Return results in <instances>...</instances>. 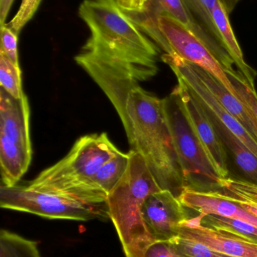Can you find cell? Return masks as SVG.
Here are the masks:
<instances>
[{
    "label": "cell",
    "instance_id": "6da1fadb",
    "mask_svg": "<svg viewBox=\"0 0 257 257\" xmlns=\"http://www.w3.org/2000/svg\"><path fill=\"white\" fill-rule=\"evenodd\" d=\"M77 64L99 86L123 125L131 150L143 157L163 190L177 196L184 179L164 113L163 99L125 74L87 61Z\"/></svg>",
    "mask_w": 257,
    "mask_h": 257
},
{
    "label": "cell",
    "instance_id": "7a4b0ae2",
    "mask_svg": "<svg viewBox=\"0 0 257 257\" xmlns=\"http://www.w3.org/2000/svg\"><path fill=\"white\" fill-rule=\"evenodd\" d=\"M78 15L90 36L75 57L146 81L157 75L160 48L116 0H84Z\"/></svg>",
    "mask_w": 257,
    "mask_h": 257
},
{
    "label": "cell",
    "instance_id": "3957f363",
    "mask_svg": "<svg viewBox=\"0 0 257 257\" xmlns=\"http://www.w3.org/2000/svg\"><path fill=\"white\" fill-rule=\"evenodd\" d=\"M125 175L107 197V208L126 257H143L155 239L148 230L142 208L146 198L162 190L140 154L129 151Z\"/></svg>",
    "mask_w": 257,
    "mask_h": 257
},
{
    "label": "cell",
    "instance_id": "277c9868",
    "mask_svg": "<svg viewBox=\"0 0 257 257\" xmlns=\"http://www.w3.org/2000/svg\"><path fill=\"white\" fill-rule=\"evenodd\" d=\"M119 151L107 133L82 136L62 160L42 171L27 186L40 191L65 195L93 176Z\"/></svg>",
    "mask_w": 257,
    "mask_h": 257
},
{
    "label": "cell",
    "instance_id": "5b68a950",
    "mask_svg": "<svg viewBox=\"0 0 257 257\" xmlns=\"http://www.w3.org/2000/svg\"><path fill=\"white\" fill-rule=\"evenodd\" d=\"M30 110L25 93L19 99L0 87V167L2 184L14 186L32 160Z\"/></svg>",
    "mask_w": 257,
    "mask_h": 257
},
{
    "label": "cell",
    "instance_id": "8992f818",
    "mask_svg": "<svg viewBox=\"0 0 257 257\" xmlns=\"http://www.w3.org/2000/svg\"><path fill=\"white\" fill-rule=\"evenodd\" d=\"M163 99L164 113L184 179V189L218 188L220 181L202 145L190 127L175 90ZM183 189V190H184Z\"/></svg>",
    "mask_w": 257,
    "mask_h": 257
},
{
    "label": "cell",
    "instance_id": "52a82bcc",
    "mask_svg": "<svg viewBox=\"0 0 257 257\" xmlns=\"http://www.w3.org/2000/svg\"><path fill=\"white\" fill-rule=\"evenodd\" d=\"M0 206L48 219L89 221L101 214L100 207L58 193L40 191L28 186L0 187Z\"/></svg>",
    "mask_w": 257,
    "mask_h": 257
},
{
    "label": "cell",
    "instance_id": "ba28073f",
    "mask_svg": "<svg viewBox=\"0 0 257 257\" xmlns=\"http://www.w3.org/2000/svg\"><path fill=\"white\" fill-rule=\"evenodd\" d=\"M157 27L168 45V54H176L209 72L238 99V94L228 78L226 68L203 42L181 23L167 15L157 17Z\"/></svg>",
    "mask_w": 257,
    "mask_h": 257
},
{
    "label": "cell",
    "instance_id": "9c48e42d",
    "mask_svg": "<svg viewBox=\"0 0 257 257\" xmlns=\"http://www.w3.org/2000/svg\"><path fill=\"white\" fill-rule=\"evenodd\" d=\"M177 79L178 85L174 90L178 95L181 108L190 127L202 145L217 175L222 179L229 178L226 147L217 134L203 105L181 78L177 77Z\"/></svg>",
    "mask_w": 257,
    "mask_h": 257
},
{
    "label": "cell",
    "instance_id": "30bf717a",
    "mask_svg": "<svg viewBox=\"0 0 257 257\" xmlns=\"http://www.w3.org/2000/svg\"><path fill=\"white\" fill-rule=\"evenodd\" d=\"M161 60L168 65L175 76L181 78L194 93L204 108L214 114L252 152L257 156V142L232 114H229L202 82L190 62L181 58L176 54H163Z\"/></svg>",
    "mask_w": 257,
    "mask_h": 257
},
{
    "label": "cell",
    "instance_id": "8fae6325",
    "mask_svg": "<svg viewBox=\"0 0 257 257\" xmlns=\"http://www.w3.org/2000/svg\"><path fill=\"white\" fill-rule=\"evenodd\" d=\"M142 214L155 241H169L177 236L181 223L189 219L178 196L170 190L163 189L146 198Z\"/></svg>",
    "mask_w": 257,
    "mask_h": 257
},
{
    "label": "cell",
    "instance_id": "7c38bea8",
    "mask_svg": "<svg viewBox=\"0 0 257 257\" xmlns=\"http://www.w3.org/2000/svg\"><path fill=\"white\" fill-rule=\"evenodd\" d=\"M205 214L184 220L178 235L193 240L210 248L232 257H257V242L248 238L223 231L216 230L202 225Z\"/></svg>",
    "mask_w": 257,
    "mask_h": 257
},
{
    "label": "cell",
    "instance_id": "4fadbf2b",
    "mask_svg": "<svg viewBox=\"0 0 257 257\" xmlns=\"http://www.w3.org/2000/svg\"><path fill=\"white\" fill-rule=\"evenodd\" d=\"M129 160V153L125 154L119 151L106 162L93 176L69 190L64 196L89 205H107L109 194L125 175Z\"/></svg>",
    "mask_w": 257,
    "mask_h": 257
},
{
    "label": "cell",
    "instance_id": "5bb4252c",
    "mask_svg": "<svg viewBox=\"0 0 257 257\" xmlns=\"http://www.w3.org/2000/svg\"><path fill=\"white\" fill-rule=\"evenodd\" d=\"M178 198L186 208L197 211L199 214L240 220L257 228V217L232 200L226 193L216 190L202 191L184 188Z\"/></svg>",
    "mask_w": 257,
    "mask_h": 257
},
{
    "label": "cell",
    "instance_id": "9a60e30c",
    "mask_svg": "<svg viewBox=\"0 0 257 257\" xmlns=\"http://www.w3.org/2000/svg\"><path fill=\"white\" fill-rule=\"evenodd\" d=\"M149 2L158 15H167L181 23L209 48L226 69H233L234 62L227 51L220 42L201 27L183 0H149Z\"/></svg>",
    "mask_w": 257,
    "mask_h": 257
},
{
    "label": "cell",
    "instance_id": "2e32d148",
    "mask_svg": "<svg viewBox=\"0 0 257 257\" xmlns=\"http://www.w3.org/2000/svg\"><path fill=\"white\" fill-rule=\"evenodd\" d=\"M192 64L202 82L209 89L222 106L232 114L257 142V124L250 109L231 93L215 77L199 66L193 63Z\"/></svg>",
    "mask_w": 257,
    "mask_h": 257
},
{
    "label": "cell",
    "instance_id": "e0dca14e",
    "mask_svg": "<svg viewBox=\"0 0 257 257\" xmlns=\"http://www.w3.org/2000/svg\"><path fill=\"white\" fill-rule=\"evenodd\" d=\"M229 14L218 0L215 7L213 9L212 17L216 27L220 33L222 42L225 49L233 60L234 64L236 66L238 72L243 75L246 81L253 88H255V78L257 75L256 71L249 66L245 60L241 47L235 37L232 30L229 18Z\"/></svg>",
    "mask_w": 257,
    "mask_h": 257
},
{
    "label": "cell",
    "instance_id": "ac0fdd59",
    "mask_svg": "<svg viewBox=\"0 0 257 257\" xmlns=\"http://www.w3.org/2000/svg\"><path fill=\"white\" fill-rule=\"evenodd\" d=\"M206 110V109H205ZM217 134L228 151L231 153L235 164L248 181L257 185V156L241 142L230 130L225 126L214 114L206 110Z\"/></svg>",
    "mask_w": 257,
    "mask_h": 257
},
{
    "label": "cell",
    "instance_id": "d6986e66",
    "mask_svg": "<svg viewBox=\"0 0 257 257\" xmlns=\"http://www.w3.org/2000/svg\"><path fill=\"white\" fill-rule=\"evenodd\" d=\"M219 188L257 217V185L248 181L229 178L221 179Z\"/></svg>",
    "mask_w": 257,
    "mask_h": 257
},
{
    "label": "cell",
    "instance_id": "ffe728a7",
    "mask_svg": "<svg viewBox=\"0 0 257 257\" xmlns=\"http://www.w3.org/2000/svg\"><path fill=\"white\" fill-rule=\"evenodd\" d=\"M0 257H41L38 243L6 229L0 232Z\"/></svg>",
    "mask_w": 257,
    "mask_h": 257
},
{
    "label": "cell",
    "instance_id": "44dd1931",
    "mask_svg": "<svg viewBox=\"0 0 257 257\" xmlns=\"http://www.w3.org/2000/svg\"><path fill=\"white\" fill-rule=\"evenodd\" d=\"M202 225L216 230L239 235L257 242V228L246 222L219 216L207 215L202 220Z\"/></svg>",
    "mask_w": 257,
    "mask_h": 257
},
{
    "label": "cell",
    "instance_id": "7402d4cb",
    "mask_svg": "<svg viewBox=\"0 0 257 257\" xmlns=\"http://www.w3.org/2000/svg\"><path fill=\"white\" fill-rule=\"evenodd\" d=\"M188 8L192 15L200 24L201 27L217 42H220L223 48V42L220 33L213 20L212 12L218 0H183ZM226 50V49H225Z\"/></svg>",
    "mask_w": 257,
    "mask_h": 257
},
{
    "label": "cell",
    "instance_id": "603a6c76",
    "mask_svg": "<svg viewBox=\"0 0 257 257\" xmlns=\"http://www.w3.org/2000/svg\"><path fill=\"white\" fill-rule=\"evenodd\" d=\"M0 87L17 99L21 98L24 93L20 66L14 64L2 53H0Z\"/></svg>",
    "mask_w": 257,
    "mask_h": 257
},
{
    "label": "cell",
    "instance_id": "cb8c5ba5",
    "mask_svg": "<svg viewBox=\"0 0 257 257\" xmlns=\"http://www.w3.org/2000/svg\"><path fill=\"white\" fill-rule=\"evenodd\" d=\"M228 78L233 85L238 99L250 109L257 124V93L238 71L226 69Z\"/></svg>",
    "mask_w": 257,
    "mask_h": 257
},
{
    "label": "cell",
    "instance_id": "d4e9b609",
    "mask_svg": "<svg viewBox=\"0 0 257 257\" xmlns=\"http://www.w3.org/2000/svg\"><path fill=\"white\" fill-rule=\"evenodd\" d=\"M168 241L181 257H232L210 248L202 243L179 235Z\"/></svg>",
    "mask_w": 257,
    "mask_h": 257
},
{
    "label": "cell",
    "instance_id": "484cf974",
    "mask_svg": "<svg viewBox=\"0 0 257 257\" xmlns=\"http://www.w3.org/2000/svg\"><path fill=\"white\" fill-rule=\"evenodd\" d=\"M42 0H22L18 12L7 26L15 33L19 35L24 26L32 19Z\"/></svg>",
    "mask_w": 257,
    "mask_h": 257
},
{
    "label": "cell",
    "instance_id": "4316f807",
    "mask_svg": "<svg viewBox=\"0 0 257 257\" xmlns=\"http://www.w3.org/2000/svg\"><path fill=\"white\" fill-rule=\"evenodd\" d=\"M0 32H1L0 53L4 54L14 64L20 66L18 51V35L13 30H11L6 24L0 26Z\"/></svg>",
    "mask_w": 257,
    "mask_h": 257
},
{
    "label": "cell",
    "instance_id": "83f0119b",
    "mask_svg": "<svg viewBox=\"0 0 257 257\" xmlns=\"http://www.w3.org/2000/svg\"><path fill=\"white\" fill-rule=\"evenodd\" d=\"M143 257H181L168 241L152 243L145 252Z\"/></svg>",
    "mask_w": 257,
    "mask_h": 257
},
{
    "label": "cell",
    "instance_id": "f1b7e54d",
    "mask_svg": "<svg viewBox=\"0 0 257 257\" xmlns=\"http://www.w3.org/2000/svg\"><path fill=\"white\" fill-rule=\"evenodd\" d=\"M148 0H116L119 7L128 14L142 13Z\"/></svg>",
    "mask_w": 257,
    "mask_h": 257
},
{
    "label": "cell",
    "instance_id": "f546056e",
    "mask_svg": "<svg viewBox=\"0 0 257 257\" xmlns=\"http://www.w3.org/2000/svg\"><path fill=\"white\" fill-rule=\"evenodd\" d=\"M13 2L14 0H0V26L6 24V18Z\"/></svg>",
    "mask_w": 257,
    "mask_h": 257
},
{
    "label": "cell",
    "instance_id": "4dcf8cb0",
    "mask_svg": "<svg viewBox=\"0 0 257 257\" xmlns=\"http://www.w3.org/2000/svg\"><path fill=\"white\" fill-rule=\"evenodd\" d=\"M241 0H220L222 4L224 6L226 10L227 11L228 13L230 14L233 12L235 8L236 7L237 5L239 3Z\"/></svg>",
    "mask_w": 257,
    "mask_h": 257
}]
</instances>
